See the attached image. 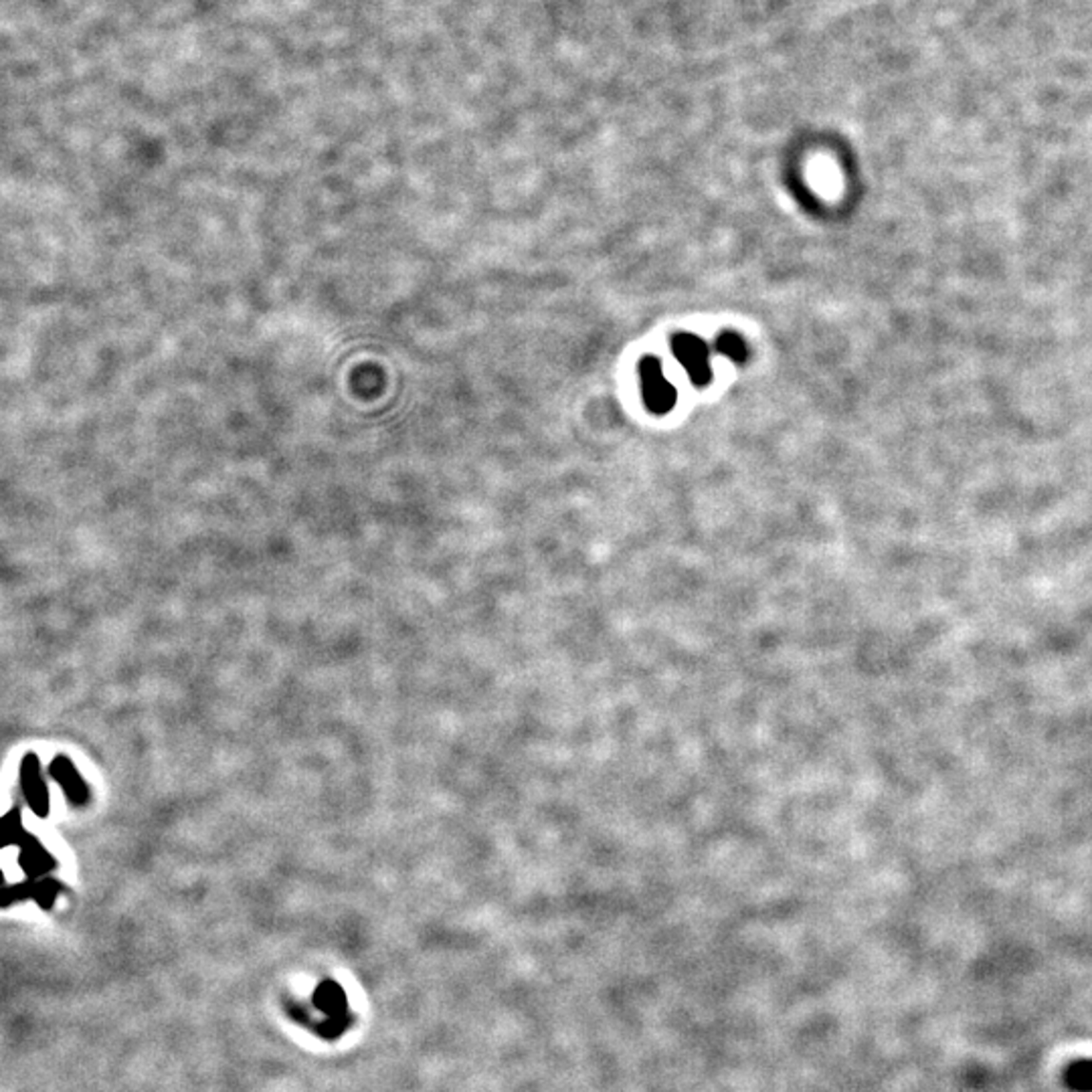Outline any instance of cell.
<instances>
[{
	"label": "cell",
	"instance_id": "cell-1",
	"mask_svg": "<svg viewBox=\"0 0 1092 1092\" xmlns=\"http://www.w3.org/2000/svg\"><path fill=\"white\" fill-rule=\"evenodd\" d=\"M672 352L684 366V371L688 373L690 380H692V384H696V387H706V384L712 380L711 348L706 346V342L698 339V336L688 332L673 336Z\"/></svg>",
	"mask_w": 1092,
	"mask_h": 1092
},
{
	"label": "cell",
	"instance_id": "cell-2",
	"mask_svg": "<svg viewBox=\"0 0 1092 1092\" xmlns=\"http://www.w3.org/2000/svg\"><path fill=\"white\" fill-rule=\"evenodd\" d=\"M639 375H641V391H644L646 407L655 415H664V413L672 411L673 405H676L678 393H676V389H673V384L666 379L660 361L653 359V357H648V359L641 361Z\"/></svg>",
	"mask_w": 1092,
	"mask_h": 1092
},
{
	"label": "cell",
	"instance_id": "cell-3",
	"mask_svg": "<svg viewBox=\"0 0 1092 1092\" xmlns=\"http://www.w3.org/2000/svg\"><path fill=\"white\" fill-rule=\"evenodd\" d=\"M1066 1086L1072 1092H1092V1060H1079L1064 1072Z\"/></svg>",
	"mask_w": 1092,
	"mask_h": 1092
},
{
	"label": "cell",
	"instance_id": "cell-4",
	"mask_svg": "<svg viewBox=\"0 0 1092 1092\" xmlns=\"http://www.w3.org/2000/svg\"><path fill=\"white\" fill-rule=\"evenodd\" d=\"M716 352L734 362H745L749 357L747 342L734 332H722L716 339Z\"/></svg>",
	"mask_w": 1092,
	"mask_h": 1092
}]
</instances>
